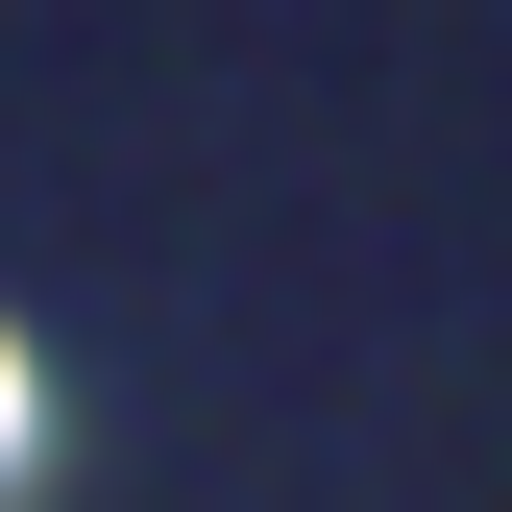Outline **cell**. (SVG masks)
<instances>
[{"label": "cell", "mask_w": 512, "mask_h": 512, "mask_svg": "<svg viewBox=\"0 0 512 512\" xmlns=\"http://www.w3.org/2000/svg\"><path fill=\"white\" fill-rule=\"evenodd\" d=\"M25 439H49V391H25V342H0V488H25Z\"/></svg>", "instance_id": "6da1fadb"}]
</instances>
